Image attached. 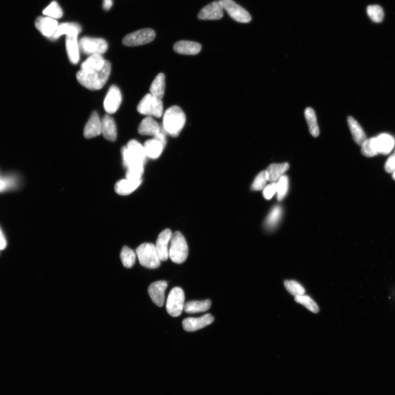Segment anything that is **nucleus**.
<instances>
[{"instance_id":"f257e3e1","label":"nucleus","mask_w":395,"mask_h":395,"mask_svg":"<svg viewBox=\"0 0 395 395\" xmlns=\"http://www.w3.org/2000/svg\"><path fill=\"white\" fill-rule=\"evenodd\" d=\"M111 72V65L106 61L102 69L99 70H79L76 74L79 83L90 90H99L107 83Z\"/></svg>"},{"instance_id":"f03ea898","label":"nucleus","mask_w":395,"mask_h":395,"mask_svg":"<svg viewBox=\"0 0 395 395\" xmlns=\"http://www.w3.org/2000/svg\"><path fill=\"white\" fill-rule=\"evenodd\" d=\"M186 115L179 106L168 108L163 115V129L172 137H177L185 127Z\"/></svg>"},{"instance_id":"7ed1b4c3","label":"nucleus","mask_w":395,"mask_h":395,"mask_svg":"<svg viewBox=\"0 0 395 395\" xmlns=\"http://www.w3.org/2000/svg\"><path fill=\"white\" fill-rule=\"evenodd\" d=\"M123 164L127 168L144 167L147 156L142 144L134 139L130 140L122 149Z\"/></svg>"},{"instance_id":"20e7f679","label":"nucleus","mask_w":395,"mask_h":395,"mask_svg":"<svg viewBox=\"0 0 395 395\" xmlns=\"http://www.w3.org/2000/svg\"><path fill=\"white\" fill-rule=\"evenodd\" d=\"M189 255V247L184 236L180 232L172 233L169 248V257L173 263H184Z\"/></svg>"},{"instance_id":"39448f33","label":"nucleus","mask_w":395,"mask_h":395,"mask_svg":"<svg viewBox=\"0 0 395 395\" xmlns=\"http://www.w3.org/2000/svg\"><path fill=\"white\" fill-rule=\"evenodd\" d=\"M139 262L144 267L149 269L157 268L161 265V260L156 248L152 243H143L136 250Z\"/></svg>"},{"instance_id":"423d86ee","label":"nucleus","mask_w":395,"mask_h":395,"mask_svg":"<svg viewBox=\"0 0 395 395\" xmlns=\"http://www.w3.org/2000/svg\"><path fill=\"white\" fill-rule=\"evenodd\" d=\"M137 111L148 117L160 118L163 114V103L161 99L151 94H148L139 102Z\"/></svg>"},{"instance_id":"0eeeda50","label":"nucleus","mask_w":395,"mask_h":395,"mask_svg":"<svg viewBox=\"0 0 395 395\" xmlns=\"http://www.w3.org/2000/svg\"><path fill=\"white\" fill-rule=\"evenodd\" d=\"M185 296L180 287L173 288L168 296L166 310L168 314L174 317H179L184 310Z\"/></svg>"},{"instance_id":"6e6552de","label":"nucleus","mask_w":395,"mask_h":395,"mask_svg":"<svg viewBox=\"0 0 395 395\" xmlns=\"http://www.w3.org/2000/svg\"><path fill=\"white\" fill-rule=\"evenodd\" d=\"M79 49L88 55H102L107 51V41L101 38L84 37L79 42Z\"/></svg>"},{"instance_id":"1a4fd4ad","label":"nucleus","mask_w":395,"mask_h":395,"mask_svg":"<svg viewBox=\"0 0 395 395\" xmlns=\"http://www.w3.org/2000/svg\"><path fill=\"white\" fill-rule=\"evenodd\" d=\"M156 35L155 32L152 29H142L125 36L123 43L124 45L130 47L146 45L155 40Z\"/></svg>"},{"instance_id":"9d476101","label":"nucleus","mask_w":395,"mask_h":395,"mask_svg":"<svg viewBox=\"0 0 395 395\" xmlns=\"http://www.w3.org/2000/svg\"><path fill=\"white\" fill-rule=\"evenodd\" d=\"M224 10L233 20L239 23H248L252 21V16L245 9L233 0H219Z\"/></svg>"},{"instance_id":"9b49d317","label":"nucleus","mask_w":395,"mask_h":395,"mask_svg":"<svg viewBox=\"0 0 395 395\" xmlns=\"http://www.w3.org/2000/svg\"><path fill=\"white\" fill-rule=\"evenodd\" d=\"M122 95L117 86H110L104 100V108L108 114H112L117 111L122 103Z\"/></svg>"},{"instance_id":"f8f14e48","label":"nucleus","mask_w":395,"mask_h":395,"mask_svg":"<svg viewBox=\"0 0 395 395\" xmlns=\"http://www.w3.org/2000/svg\"><path fill=\"white\" fill-rule=\"evenodd\" d=\"M224 10L219 1H215L202 8L198 18L200 20H219L223 17Z\"/></svg>"},{"instance_id":"ddd939ff","label":"nucleus","mask_w":395,"mask_h":395,"mask_svg":"<svg viewBox=\"0 0 395 395\" xmlns=\"http://www.w3.org/2000/svg\"><path fill=\"white\" fill-rule=\"evenodd\" d=\"M172 233L169 229L164 230L157 240L156 248L161 261L165 262L169 258L168 244L170 242Z\"/></svg>"},{"instance_id":"4468645a","label":"nucleus","mask_w":395,"mask_h":395,"mask_svg":"<svg viewBox=\"0 0 395 395\" xmlns=\"http://www.w3.org/2000/svg\"><path fill=\"white\" fill-rule=\"evenodd\" d=\"M214 317L206 314L198 318H187L183 321L182 325L187 331H195L213 324Z\"/></svg>"},{"instance_id":"2eb2a0df","label":"nucleus","mask_w":395,"mask_h":395,"mask_svg":"<svg viewBox=\"0 0 395 395\" xmlns=\"http://www.w3.org/2000/svg\"><path fill=\"white\" fill-rule=\"evenodd\" d=\"M35 27L43 36L51 38L54 36L59 27L55 19L49 17H39L35 21Z\"/></svg>"},{"instance_id":"dca6fc26","label":"nucleus","mask_w":395,"mask_h":395,"mask_svg":"<svg viewBox=\"0 0 395 395\" xmlns=\"http://www.w3.org/2000/svg\"><path fill=\"white\" fill-rule=\"evenodd\" d=\"M167 283L165 281H157L148 288V294L152 300L159 307H162L165 301V292Z\"/></svg>"},{"instance_id":"f3484780","label":"nucleus","mask_w":395,"mask_h":395,"mask_svg":"<svg viewBox=\"0 0 395 395\" xmlns=\"http://www.w3.org/2000/svg\"><path fill=\"white\" fill-rule=\"evenodd\" d=\"M102 133V123L98 113L94 112L85 125L84 135L86 138H92Z\"/></svg>"},{"instance_id":"a211bd4d","label":"nucleus","mask_w":395,"mask_h":395,"mask_svg":"<svg viewBox=\"0 0 395 395\" xmlns=\"http://www.w3.org/2000/svg\"><path fill=\"white\" fill-rule=\"evenodd\" d=\"M173 50L177 54L184 55H196L201 50L200 43L191 41L182 40L175 43Z\"/></svg>"},{"instance_id":"6ab92c4d","label":"nucleus","mask_w":395,"mask_h":395,"mask_svg":"<svg viewBox=\"0 0 395 395\" xmlns=\"http://www.w3.org/2000/svg\"><path fill=\"white\" fill-rule=\"evenodd\" d=\"M101 123H102V134L103 137L109 141H116L117 130L116 124L113 118L109 114H106L101 120Z\"/></svg>"},{"instance_id":"aec40b11","label":"nucleus","mask_w":395,"mask_h":395,"mask_svg":"<svg viewBox=\"0 0 395 395\" xmlns=\"http://www.w3.org/2000/svg\"><path fill=\"white\" fill-rule=\"evenodd\" d=\"M78 34L67 35L66 38V49L69 59L73 65L78 64L80 60L79 46L78 41Z\"/></svg>"},{"instance_id":"412c9836","label":"nucleus","mask_w":395,"mask_h":395,"mask_svg":"<svg viewBox=\"0 0 395 395\" xmlns=\"http://www.w3.org/2000/svg\"><path fill=\"white\" fill-rule=\"evenodd\" d=\"M138 132L141 135L155 137L160 133L161 128L155 119L151 117H148L139 124Z\"/></svg>"},{"instance_id":"4be33fe9","label":"nucleus","mask_w":395,"mask_h":395,"mask_svg":"<svg viewBox=\"0 0 395 395\" xmlns=\"http://www.w3.org/2000/svg\"><path fill=\"white\" fill-rule=\"evenodd\" d=\"M142 179L130 180L125 179L118 181L115 186V191L121 196H127L132 194L142 184Z\"/></svg>"},{"instance_id":"5701e85b","label":"nucleus","mask_w":395,"mask_h":395,"mask_svg":"<svg viewBox=\"0 0 395 395\" xmlns=\"http://www.w3.org/2000/svg\"><path fill=\"white\" fill-rule=\"evenodd\" d=\"M376 143L378 153L387 155L394 149L395 146V139L390 134L383 133L376 137Z\"/></svg>"},{"instance_id":"b1692460","label":"nucleus","mask_w":395,"mask_h":395,"mask_svg":"<svg viewBox=\"0 0 395 395\" xmlns=\"http://www.w3.org/2000/svg\"><path fill=\"white\" fill-rule=\"evenodd\" d=\"M289 168H290V165L288 163L272 164L267 167L265 171L267 181L277 182L284 175Z\"/></svg>"},{"instance_id":"393cba45","label":"nucleus","mask_w":395,"mask_h":395,"mask_svg":"<svg viewBox=\"0 0 395 395\" xmlns=\"http://www.w3.org/2000/svg\"><path fill=\"white\" fill-rule=\"evenodd\" d=\"M106 60L100 55L90 56L81 65V69L83 71L99 70L103 68Z\"/></svg>"},{"instance_id":"a878e982","label":"nucleus","mask_w":395,"mask_h":395,"mask_svg":"<svg viewBox=\"0 0 395 395\" xmlns=\"http://www.w3.org/2000/svg\"><path fill=\"white\" fill-rule=\"evenodd\" d=\"M348 123L354 141L361 146L367 139V136L360 124L352 117L348 118Z\"/></svg>"},{"instance_id":"bb28decb","label":"nucleus","mask_w":395,"mask_h":395,"mask_svg":"<svg viewBox=\"0 0 395 395\" xmlns=\"http://www.w3.org/2000/svg\"><path fill=\"white\" fill-rule=\"evenodd\" d=\"M143 147L147 157L154 160L160 157L165 148L160 141L154 138L144 143Z\"/></svg>"},{"instance_id":"cd10ccee","label":"nucleus","mask_w":395,"mask_h":395,"mask_svg":"<svg viewBox=\"0 0 395 395\" xmlns=\"http://www.w3.org/2000/svg\"><path fill=\"white\" fill-rule=\"evenodd\" d=\"M81 31V28L78 24L74 23H65L59 26L57 30L51 40H56L61 36L78 34Z\"/></svg>"},{"instance_id":"c85d7f7f","label":"nucleus","mask_w":395,"mask_h":395,"mask_svg":"<svg viewBox=\"0 0 395 395\" xmlns=\"http://www.w3.org/2000/svg\"><path fill=\"white\" fill-rule=\"evenodd\" d=\"M283 215V209L281 206L276 205L274 206L271 211L269 212L265 222L264 226L268 230H272L277 227L282 218Z\"/></svg>"},{"instance_id":"c756f323","label":"nucleus","mask_w":395,"mask_h":395,"mask_svg":"<svg viewBox=\"0 0 395 395\" xmlns=\"http://www.w3.org/2000/svg\"><path fill=\"white\" fill-rule=\"evenodd\" d=\"M165 76L163 73L157 75L150 87L151 94L157 98L162 99L165 96Z\"/></svg>"},{"instance_id":"7c9ffc66","label":"nucleus","mask_w":395,"mask_h":395,"mask_svg":"<svg viewBox=\"0 0 395 395\" xmlns=\"http://www.w3.org/2000/svg\"><path fill=\"white\" fill-rule=\"evenodd\" d=\"M211 302L209 299L203 301H192L186 303L184 310L188 314L203 312L210 309Z\"/></svg>"},{"instance_id":"2f4dec72","label":"nucleus","mask_w":395,"mask_h":395,"mask_svg":"<svg viewBox=\"0 0 395 395\" xmlns=\"http://www.w3.org/2000/svg\"><path fill=\"white\" fill-rule=\"evenodd\" d=\"M305 117L311 135L314 137L319 136L320 129L314 110L310 107L306 108L305 110Z\"/></svg>"},{"instance_id":"473e14b6","label":"nucleus","mask_w":395,"mask_h":395,"mask_svg":"<svg viewBox=\"0 0 395 395\" xmlns=\"http://www.w3.org/2000/svg\"><path fill=\"white\" fill-rule=\"evenodd\" d=\"M361 146V152L367 157H373L378 155L376 137L366 139Z\"/></svg>"},{"instance_id":"72a5a7b5","label":"nucleus","mask_w":395,"mask_h":395,"mask_svg":"<svg viewBox=\"0 0 395 395\" xmlns=\"http://www.w3.org/2000/svg\"><path fill=\"white\" fill-rule=\"evenodd\" d=\"M136 256V252L127 246L124 247L120 253V259L123 264L127 268H132L134 265Z\"/></svg>"},{"instance_id":"f704fd0d","label":"nucleus","mask_w":395,"mask_h":395,"mask_svg":"<svg viewBox=\"0 0 395 395\" xmlns=\"http://www.w3.org/2000/svg\"><path fill=\"white\" fill-rule=\"evenodd\" d=\"M295 300L296 302L300 303L305 306L307 309L312 312L318 313L320 311L319 307L316 302L312 299L309 296L303 295L295 297Z\"/></svg>"},{"instance_id":"c9c22d12","label":"nucleus","mask_w":395,"mask_h":395,"mask_svg":"<svg viewBox=\"0 0 395 395\" xmlns=\"http://www.w3.org/2000/svg\"><path fill=\"white\" fill-rule=\"evenodd\" d=\"M289 190V179L287 175H283L277 182V198L282 201L285 198Z\"/></svg>"},{"instance_id":"e433bc0d","label":"nucleus","mask_w":395,"mask_h":395,"mask_svg":"<svg viewBox=\"0 0 395 395\" xmlns=\"http://www.w3.org/2000/svg\"><path fill=\"white\" fill-rule=\"evenodd\" d=\"M284 286L287 291L295 297L305 295V290L301 284L296 281H286Z\"/></svg>"},{"instance_id":"4c0bfd02","label":"nucleus","mask_w":395,"mask_h":395,"mask_svg":"<svg viewBox=\"0 0 395 395\" xmlns=\"http://www.w3.org/2000/svg\"><path fill=\"white\" fill-rule=\"evenodd\" d=\"M43 14L46 17L54 19L61 18L63 16L62 9L59 3L56 1L52 2L49 6L43 11Z\"/></svg>"},{"instance_id":"58836bf2","label":"nucleus","mask_w":395,"mask_h":395,"mask_svg":"<svg viewBox=\"0 0 395 395\" xmlns=\"http://www.w3.org/2000/svg\"><path fill=\"white\" fill-rule=\"evenodd\" d=\"M368 16L371 20L375 23L382 22L384 17L383 8L379 5L369 6L367 9Z\"/></svg>"},{"instance_id":"ea45409f","label":"nucleus","mask_w":395,"mask_h":395,"mask_svg":"<svg viewBox=\"0 0 395 395\" xmlns=\"http://www.w3.org/2000/svg\"><path fill=\"white\" fill-rule=\"evenodd\" d=\"M267 180L266 176L265 171L260 172L255 177V179L252 185V190L253 191H261L266 187Z\"/></svg>"},{"instance_id":"a19ab883","label":"nucleus","mask_w":395,"mask_h":395,"mask_svg":"<svg viewBox=\"0 0 395 395\" xmlns=\"http://www.w3.org/2000/svg\"><path fill=\"white\" fill-rule=\"evenodd\" d=\"M277 192V182H271L263 190V196L267 200H270Z\"/></svg>"},{"instance_id":"79ce46f5","label":"nucleus","mask_w":395,"mask_h":395,"mask_svg":"<svg viewBox=\"0 0 395 395\" xmlns=\"http://www.w3.org/2000/svg\"><path fill=\"white\" fill-rule=\"evenodd\" d=\"M385 169L388 173H393L395 170V151L385 163Z\"/></svg>"},{"instance_id":"37998d69","label":"nucleus","mask_w":395,"mask_h":395,"mask_svg":"<svg viewBox=\"0 0 395 395\" xmlns=\"http://www.w3.org/2000/svg\"><path fill=\"white\" fill-rule=\"evenodd\" d=\"M154 138L157 139V140L158 141H160L163 144V146L165 147L166 144V139L165 137V132H163L162 129L160 133L158 134L156 136L154 137Z\"/></svg>"},{"instance_id":"c03bdc74","label":"nucleus","mask_w":395,"mask_h":395,"mask_svg":"<svg viewBox=\"0 0 395 395\" xmlns=\"http://www.w3.org/2000/svg\"><path fill=\"white\" fill-rule=\"evenodd\" d=\"M7 246V241L5 237L0 229V250H2L6 248Z\"/></svg>"},{"instance_id":"a18cd8bd","label":"nucleus","mask_w":395,"mask_h":395,"mask_svg":"<svg viewBox=\"0 0 395 395\" xmlns=\"http://www.w3.org/2000/svg\"><path fill=\"white\" fill-rule=\"evenodd\" d=\"M113 6L112 0H104L103 7L105 11H108Z\"/></svg>"},{"instance_id":"49530a36","label":"nucleus","mask_w":395,"mask_h":395,"mask_svg":"<svg viewBox=\"0 0 395 395\" xmlns=\"http://www.w3.org/2000/svg\"><path fill=\"white\" fill-rule=\"evenodd\" d=\"M9 184L10 183L8 181L0 179V191L7 189Z\"/></svg>"},{"instance_id":"de8ad7c7","label":"nucleus","mask_w":395,"mask_h":395,"mask_svg":"<svg viewBox=\"0 0 395 395\" xmlns=\"http://www.w3.org/2000/svg\"><path fill=\"white\" fill-rule=\"evenodd\" d=\"M393 177L394 180H395V170L393 172Z\"/></svg>"}]
</instances>
